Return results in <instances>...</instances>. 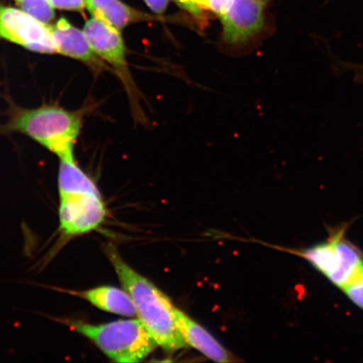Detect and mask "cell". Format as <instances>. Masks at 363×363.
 <instances>
[{"label": "cell", "instance_id": "6da1fadb", "mask_svg": "<svg viewBox=\"0 0 363 363\" xmlns=\"http://www.w3.org/2000/svg\"><path fill=\"white\" fill-rule=\"evenodd\" d=\"M106 252L122 287L133 299L135 316L152 335L157 346L169 352L187 347L177 328L175 306L170 298L151 281L127 264L113 245H108Z\"/></svg>", "mask_w": 363, "mask_h": 363}, {"label": "cell", "instance_id": "7a4b0ae2", "mask_svg": "<svg viewBox=\"0 0 363 363\" xmlns=\"http://www.w3.org/2000/svg\"><path fill=\"white\" fill-rule=\"evenodd\" d=\"M81 127V113L47 106L20 111L4 129L30 136L62 160L74 159V143Z\"/></svg>", "mask_w": 363, "mask_h": 363}, {"label": "cell", "instance_id": "3957f363", "mask_svg": "<svg viewBox=\"0 0 363 363\" xmlns=\"http://www.w3.org/2000/svg\"><path fill=\"white\" fill-rule=\"evenodd\" d=\"M60 321L89 339L113 362H139L158 347L138 319L119 320L99 325L74 319Z\"/></svg>", "mask_w": 363, "mask_h": 363}, {"label": "cell", "instance_id": "277c9868", "mask_svg": "<svg viewBox=\"0 0 363 363\" xmlns=\"http://www.w3.org/2000/svg\"><path fill=\"white\" fill-rule=\"evenodd\" d=\"M346 227L335 230L325 242L303 249L281 248L302 257L331 284L342 289L363 267V255L345 238Z\"/></svg>", "mask_w": 363, "mask_h": 363}, {"label": "cell", "instance_id": "5b68a950", "mask_svg": "<svg viewBox=\"0 0 363 363\" xmlns=\"http://www.w3.org/2000/svg\"><path fill=\"white\" fill-rule=\"evenodd\" d=\"M84 31L94 52L112 68L123 84L135 119L143 121L144 115L140 106V94L130 71L126 47L121 30L93 17L85 23Z\"/></svg>", "mask_w": 363, "mask_h": 363}, {"label": "cell", "instance_id": "8992f818", "mask_svg": "<svg viewBox=\"0 0 363 363\" xmlns=\"http://www.w3.org/2000/svg\"><path fill=\"white\" fill-rule=\"evenodd\" d=\"M275 0H233L220 17L221 39L228 45H242L262 38L270 30L269 8Z\"/></svg>", "mask_w": 363, "mask_h": 363}, {"label": "cell", "instance_id": "52a82bcc", "mask_svg": "<svg viewBox=\"0 0 363 363\" xmlns=\"http://www.w3.org/2000/svg\"><path fill=\"white\" fill-rule=\"evenodd\" d=\"M0 39L31 52L57 53L50 26L15 8L0 6Z\"/></svg>", "mask_w": 363, "mask_h": 363}, {"label": "cell", "instance_id": "ba28073f", "mask_svg": "<svg viewBox=\"0 0 363 363\" xmlns=\"http://www.w3.org/2000/svg\"><path fill=\"white\" fill-rule=\"evenodd\" d=\"M50 30L57 53L81 61L95 72L111 70L94 52L84 31L72 26L65 18L50 26Z\"/></svg>", "mask_w": 363, "mask_h": 363}, {"label": "cell", "instance_id": "9c48e42d", "mask_svg": "<svg viewBox=\"0 0 363 363\" xmlns=\"http://www.w3.org/2000/svg\"><path fill=\"white\" fill-rule=\"evenodd\" d=\"M177 328L188 347H191L210 359L217 362H234L235 358L201 325L174 307Z\"/></svg>", "mask_w": 363, "mask_h": 363}, {"label": "cell", "instance_id": "30bf717a", "mask_svg": "<svg viewBox=\"0 0 363 363\" xmlns=\"http://www.w3.org/2000/svg\"><path fill=\"white\" fill-rule=\"evenodd\" d=\"M86 7L95 19L119 30L136 23L158 19V17L133 8L121 0H86Z\"/></svg>", "mask_w": 363, "mask_h": 363}, {"label": "cell", "instance_id": "8fae6325", "mask_svg": "<svg viewBox=\"0 0 363 363\" xmlns=\"http://www.w3.org/2000/svg\"><path fill=\"white\" fill-rule=\"evenodd\" d=\"M67 293L88 301L99 310L126 317L135 316V308L130 295L125 290L113 286H99L93 289Z\"/></svg>", "mask_w": 363, "mask_h": 363}, {"label": "cell", "instance_id": "7c38bea8", "mask_svg": "<svg viewBox=\"0 0 363 363\" xmlns=\"http://www.w3.org/2000/svg\"><path fill=\"white\" fill-rule=\"evenodd\" d=\"M60 201L84 194H99L94 182L77 164L74 159H62L58 174Z\"/></svg>", "mask_w": 363, "mask_h": 363}, {"label": "cell", "instance_id": "4fadbf2b", "mask_svg": "<svg viewBox=\"0 0 363 363\" xmlns=\"http://www.w3.org/2000/svg\"><path fill=\"white\" fill-rule=\"evenodd\" d=\"M23 11L35 20L48 25L55 18V11L49 0H16Z\"/></svg>", "mask_w": 363, "mask_h": 363}, {"label": "cell", "instance_id": "5bb4252c", "mask_svg": "<svg viewBox=\"0 0 363 363\" xmlns=\"http://www.w3.org/2000/svg\"><path fill=\"white\" fill-rule=\"evenodd\" d=\"M350 301L363 310V267L342 289Z\"/></svg>", "mask_w": 363, "mask_h": 363}, {"label": "cell", "instance_id": "9a60e30c", "mask_svg": "<svg viewBox=\"0 0 363 363\" xmlns=\"http://www.w3.org/2000/svg\"><path fill=\"white\" fill-rule=\"evenodd\" d=\"M178 6L187 11L197 21L203 23L206 21L208 0H179Z\"/></svg>", "mask_w": 363, "mask_h": 363}, {"label": "cell", "instance_id": "2e32d148", "mask_svg": "<svg viewBox=\"0 0 363 363\" xmlns=\"http://www.w3.org/2000/svg\"><path fill=\"white\" fill-rule=\"evenodd\" d=\"M54 8L65 11H83L86 7V0H49Z\"/></svg>", "mask_w": 363, "mask_h": 363}, {"label": "cell", "instance_id": "e0dca14e", "mask_svg": "<svg viewBox=\"0 0 363 363\" xmlns=\"http://www.w3.org/2000/svg\"><path fill=\"white\" fill-rule=\"evenodd\" d=\"M233 0H208V11H210L218 17H220L229 10Z\"/></svg>", "mask_w": 363, "mask_h": 363}, {"label": "cell", "instance_id": "ac0fdd59", "mask_svg": "<svg viewBox=\"0 0 363 363\" xmlns=\"http://www.w3.org/2000/svg\"><path fill=\"white\" fill-rule=\"evenodd\" d=\"M143 1L153 13H157V16H162L166 12L170 0H143Z\"/></svg>", "mask_w": 363, "mask_h": 363}, {"label": "cell", "instance_id": "d6986e66", "mask_svg": "<svg viewBox=\"0 0 363 363\" xmlns=\"http://www.w3.org/2000/svg\"><path fill=\"white\" fill-rule=\"evenodd\" d=\"M172 1L175 2L177 4H179V0H172Z\"/></svg>", "mask_w": 363, "mask_h": 363}, {"label": "cell", "instance_id": "ffe728a7", "mask_svg": "<svg viewBox=\"0 0 363 363\" xmlns=\"http://www.w3.org/2000/svg\"><path fill=\"white\" fill-rule=\"evenodd\" d=\"M361 80H362V81H363V74H361Z\"/></svg>", "mask_w": 363, "mask_h": 363}]
</instances>
